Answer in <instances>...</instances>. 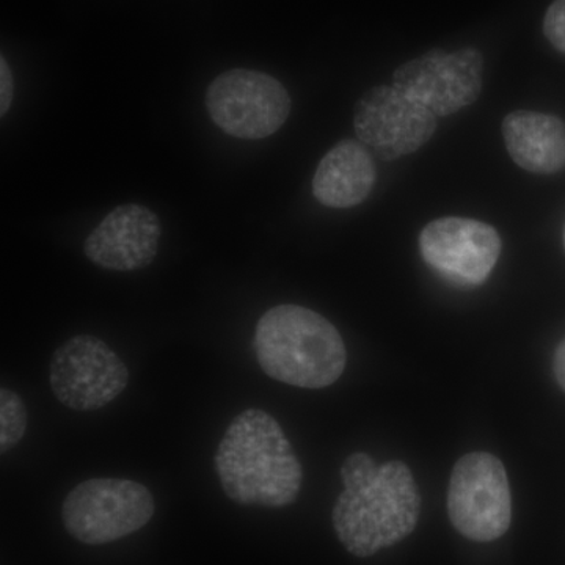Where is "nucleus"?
<instances>
[{
	"label": "nucleus",
	"instance_id": "10",
	"mask_svg": "<svg viewBox=\"0 0 565 565\" xmlns=\"http://www.w3.org/2000/svg\"><path fill=\"white\" fill-rule=\"evenodd\" d=\"M433 111L394 85H381L364 93L356 103L353 128L366 147L385 161L422 150L435 131Z\"/></svg>",
	"mask_w": 565,
	"mask_h": 565
},
{
	"label": "nucleus",
	"instance_id": "4",
	"mask_svg": "<svg viewBox=\"0 0 565 565\" xmlns=\"http://www.w3.org/2000/svg\"><path fill=\"white\" fill-rule=\"evenodd\" d=\"M154 512V498L147 487L131 479L96 478L71 490L62 519L76 541L104 545L137 533Z\"/></svg>",
	"mask_w": 565,
	"mask_h": 565
},
{
	"label": "nucleus",
	"instance_id": "18",
	"mask_svg": "<svg viewBox=\"0 0 565 565\" xmlns=\"http://www.w3.org/2000/svg\"><path fill=\"white\" fill-rule=\"evenodd\" d=\"M563 244H564V250H565V225H564V232H563Z\"/></svg>",
	"mask_w": 565,
	"mask_h": 565
},
{
	"label": "nucleus",
	"instance_id": "16",
	"mask_svg": "<svg viewBox=\"0 0 565 565\" xmlns=\"http://www.w3.org/2000/svg\"><path fill=\"white\" fill-rule=\"evenodd\" d=\"M14 84L9 63L6 57L0 61V115L6 117L13 102Z\"/></svg>",
	"mask_w": 565,
	"mask_h": 565
},
{
	"label": "nucleus",
	"instance_id": "8",
	"mask_svg": "<svg viewBox=\"0 0 565 565\" xmlns=\"http://www.w3.org/2000/svg\"><path fill=\"white\" fill-rule=\"evenodd\" d=\"M424 263L444 280L459 288H475L489 280L501 255V237L489 223L444 217L419 234Z\"/></svg>",
	"mask_w": 565,
	"mask_h": 565
},
{
	"label": "nucleus",
	"instance_id": "14",
	"mask_svg": "<svg viewBox=\"0 0 565 565\" xmlns=\"http://www.w3.org/2000/svg\"><path fill=\"white\" fill-rule=\"evenodd\" d=\"M28 429V411L20 394L13 390L0 392V449L9 452L20 444Z\"/></svg>",
	"mask_w": 565,
	"mask_h": 565
},
{
	"label": "nucleus",
	"instance_id": "17",
	"mask_svg": "<svg viewBox=\"0 0 565 565\" xmlns=\"http://www.w3.org/2000/svg\"><path fill=\"white\" fill-rule=\"evenodd\" d=\"M553 373H555L557 384L565 392V338L557 345L555 356H553Z\"/></svg>",
	"mask_w": 565,
	"mask_h": 565
},
{
	"label": "nucleus",
	"instance_id": "13",
	"mask_svg": "<svg viewBox=\"0 0 565 565\" xmlns=\"http://www.w3.org/2000/svg\"><path fill=\"white\" fill-rule=\"evenodd\" d=\"M503 137L516 166L535 174L565 169V122L555 115L515 110L505 115Z\"/></svg>",
	"mask_w": 565,
	"mask_h": 565
},
{
	"label": "nucleus",
	"instance_id": "9",
	"mask_svg": "<svg viewBox=\"0 0 565 565\" xmlns=\"http://www.w3.org/2000/svg\"><path fill=\"white\" fill-rule=\"evenodd\" d=\"M484 57L475 47L433 50L394 71L393 85L433 111L448 117L476 103L482 92Z\"/></svg>",
	"mask_w": 565,
	"mask_h": 565
},
{
	"label": "nucleus",
	"instance_id": "15",
	"mask_svg": "<svg viewBox=\"0 0 565 565\" xmlns=\"http://www.w3.org/2000/svg\"><path fill=\"white\" fill-rule=\"evenodd\" d=\"M544 33L552 46L565 54V0H555L546 10Z\"/></svg>",
	"mask_w": 565,
	"mask_h": 565
},
{
	"label": "nucleus",
	"instance_id": "6",
	"mask_svg": "<svg viewBox=\"0 0 565 565\" xmlns=\"http://www.w3.org/2000/svg\"><path fill=\"white\" fill-rule=\"evenodd\" d=\"M291 96L280 81L253 70H230L211 82L206 109L228 136L262 140L274 136L291 114Z\"/></svg>",
	"mask_w": 565,
	"mask_h": 565
},
{
	"label": "nucleus",
	"instance_id": "1",
	"mask_svg": "<svg viewBox=\"0 0 565 565\" xmlns=\"http://www.w3.org/2000/svg\"><path fill=\"white\" fill-rule=\"evenodd\" d=\"M343 493L333 508V527L353 556H373L414 533L422 514V494L407 463L374 462L353 452L341 467Z\"/></svg>",
	"mask_w": 565,
	"mask_h": 565
},
{
	"label": "nucleus",
	"instance_id": "2",
	"mask_svg": "<svg viewBox=\"0 0 565 565\" xmlns=\"http://www.w3.org/2000/svg\"><path fill=\"white\" fill-rule=\"evenodd\" d=\"M223 492L234 503L286 508L302 487V465L273 415L250 408L230 424L214 457Z\"/></svg>",
	"mask_w": 565,
	"mask_h": 565
},
{
	"label": "nucleus",
	"instance_id": "12",
	"mask_svg": "<svg viewBox=\"0 0 565 565\" xmlns=\"http://www.w3.org/2000/svg\"><path fill=\"white\" fill-rule=\"evenodd\" d=\"M377 170L370 151L356 140H341L323 156L313 178V195L334 210L359 206L373 192Z\"/></svg>",
	"mask_w": 565,
	"mask_h": 565
},
{
	"label": "nucleus",
	"instance_id": "11",
	"mask_svg": "<svg viewBox=\"0 0 565 565\" xmlns=\"http://www.w3.org/2000/svg\"><path fill=\"white\" fill-rule=\"evenodd\" d=\"M161 236V221L154 212L141 204H122L93 230L84 253L103 269L132 273L154 262Z\"/></svg>",
	"mask_w": 565,
	"mask_h": 565
},
{
	"label": "nucleus",
	"instance_id": "7",
	"mask_svg": "<svg viewBox=\"0 0 565 565\" xmlns=\"http://www.w3.org/2000/svg\"><path fill=\"white\" fill-rule=\"evenodd\" d=\"M54 396L79 412L99 411L125 392L129 371L109 345L92 334H77L52 356Z\"/></svg>",
	"mask_w": 565,
	"mask_h": 565
},
{
	"label": "nucleus",
	"instance_id": "3",
	"mask_svg": "<svg viewBox=\"0 0 565 565\" xmlns=\"http://www.w3.org/2000/svg\"><path fill=\"white\" fill-rule=\"evenodd\" d=\"M253 345L264 373L297 388L333 385L348 363L337 327L299 305H278L266 311L256 326Z\"/></svg>",
	"mask_w": 565,
	"mask_h": 565
},
{
	"label": "nucleus",
	"instance_id": "5",
	"mask_svg": "<svg viewBox=\"0 0 565 565\" xmlns=\"http://www.w3.org/2000/svg\"><path fill=\"white\" fill-rule=\"evenodd\" d=\"M446 501L452 526L470 541H497L511 527L508 473L503 462L489 452H468L457 460Z\"/></svg>",
	"mask_w": 565,
	"mask_h": 565
}]
</instances>
